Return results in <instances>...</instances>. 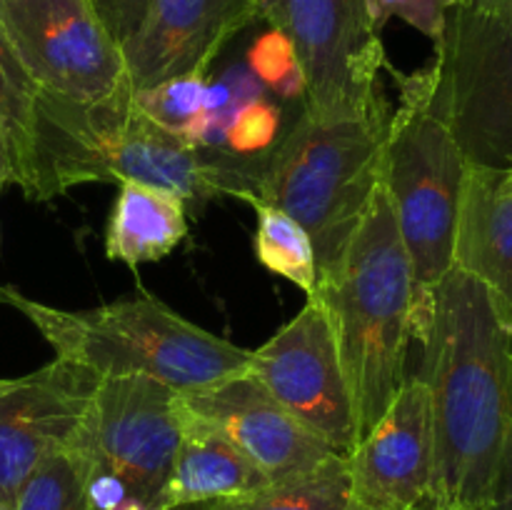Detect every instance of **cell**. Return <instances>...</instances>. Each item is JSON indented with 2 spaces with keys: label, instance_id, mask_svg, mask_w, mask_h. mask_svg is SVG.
Instances as JSON below:
<instances>
[{
  "label": "cell",
  "instance_id": "52a82bcc",
  "mask_svg": "<svg viewBox=\"0 0 512 510\" xmlns=\"http://www.w3.org/2000/svg\"><path fill=\"white\" fill-rule=\"evenodd\" d=\"M438 105L468 165H512V5H453L435 45Z\"/></svg>",
  "mask_w": 512,
  "mask_h": 510
},
{
  "label": "cell",
  "instance_id": "9c48e42d",
  "mask_svg": "<svg viewBox=\"0 0 512 510\" xmlns=\"http://www.w3.org/2000/svg\"><path fill=\"white\" fill-rule=\"evenodd\" d=\"M248 375L335 453H353V403L328 313L318 300L308 298L268 343L250 350Z\"/></svg>",
  "mask_w": 512,
  "mask_h": 510
},
{
  "label": "cell",
  "instance_id": "2e32d148",
  "mask_svg": "<svg viewBox=\"0 0 512 510\" xmlns=\"http://www.w3.org/2000/svg\"><path fill=\"white\" fill-rule=\"evenodd\" d=\"M503 170L468 165L455 225L453 268L473 275L493 293L505 323H512V193Z\"/></svg>",
  "mask_w": 512,
  "mask_h": 510
},
{
  "label": "cell",
  "instance_id": "5b68a950",
  "mask_svg": "<svg viewBox=\"0 0 512 510\" xmlns=\"http://www.w3.org/2000/svg\"><path fill=\"white\" fill-rule=\"evenodd\" d=\"M388 120L383 93L335 113L305 108L265 158L255 203L273 205L303 225L313 240L318 280L338 265L383 180Z\"/></svg>",
  "mask_w": 512,
  "mask_h": 510
},
{
  "label": "cell",
  "instance_id": "ffe728a7",
  "mask_svg": "<svg viewBox=\"0 0 512 510\" xmlns=\"http://www.w3.org/2000/svg\"><path fill=\"white\" fill-rule=\"evenodd\" d=\"M208 510H353L348 458L333 455L310 473L270 483L240 498L218 500Z\"/></svg>",
  "mask_w": 512,
  "mask_h": 510
},
{
  "label": "cell",
  "instance_id": "cb8c5ba5",
  "mask_svg": "<svg viewBox=\"0 0 512 510\" xmlns=\"http://www.w3.org/2000/svg\"><path fill=\"white\" fill-rule=\"evenodd\" d=\"M280 133V108L268 103V100L258 98L245 103L243 108L235 113L233 125H230L228 140H225V150L235 155H245V158H255V155H268L270 148L275 145Z\"/></svg>",
  "mask_w": 512,
  "mask_h": 510
},
{
  "label": "cell",
  "instance_id": "7c38bea8",
  "mask_svg": "<svg viewBox=\"0 0 512 510\" xmlns=\"http://www.w3.org/2000/svg\"><path fill=\"white\" fill-rule=\"evenodd\" d=\"M100 378L80 365L53 363L0 378V503L13 508L20 485L48 455L85 430Z\"/></svg>",
  "mask_w": 512,
  "mask_h": 510
},
{
  "label": "cell",
  "instance_id": "d4e9b609",
  "mask_svg": "<svg viewBox=\"0 0 512 510\" xmlns=\"http://www.w3.org/2000/svg\"><path fill=\"white\" fill-rule=\"evenodd\" d=\"M295 65H298V58H295L293 43L280 28H270L268 33L260 35L248 53V68L268 88H273Z\"/></svg>",
  "mask_w": 512,
  "mask_h": 510
},
{
  "label": "cell",
  "instance_id": "277c9868",
  "mask_svg": "<svg viewBox=\"0 0 512 510\" xmlns=\"http://www.w3.org/2000/svg\"><path fill=\"white\" fill-rule=\"evenodd\" d=\"M0 303L18 310L55 350V358L98 378L143 375L190 393L248 373L250 350L190 323L150 295L65 310L0 283Z\"/></svg>",
  "mask_w": 512,
  "mask_h": 510
},
{
  "label": "cell",
  "instance_id": "d6a6232c",
  "mask_svg": "<svg viewBox=\"0 0 512 510\" xmlns=\"http://www.w3.org/2000/svg\"><path fill=\"white\" fill-rule=\"evenodd\" d=\"M470 3H475V0H455V5H470Z\"/></svg>",
  "mask_w": 512,
  "mask_h": 510
},
{
  "label": "cell",
  "instance_id": "83f0119b",
  "mask_svg": "<svg viewBox=\"0 0 512 510\" xmlns=\"http://www.w3.org/2000/svg\"><path fill=\"white\" fill-rule=\"evenodd\" d=\"M410 3H413V0H368L370 20H373L375 30L380 33L390 18H400V15L408 10Z\"/></svg>",
  "mask_w": 512,
  "mask_h": 510
},
{
  "label": "cell",
  "instance_id": "ac0fdd59",
  "mask_svg": "<svg viewBox=\"0 0 512 510\" xmlns=\"http://www.w3.org/2000/svg\"><path fill=\"white\" fill-rule=\"evenodd\" d=\"M185 200L145 183H120L105 230L110 260L138 268L173 253L188 235Z\"/></svg>",
  "mask_w": 512,
  "mask_h": 510
},
{
  "label": "cell",
  "instance_id": "6da1fadb",
  "mask_svg": "<svg viewBox=\"0 0 512 510\" xmlns=\"http://www.w3.org/2000/svg\"><path fill=\"white\" fill-rule=\"evenodd\" d=\"M420 343L433 415L430 510H485L512 433V330L493 293L450 268Z\"/></svg>",
  "mask_w": 512,
  "mask_h": 510
},
{
  "label": "cell",
  "instance_id": "4fadbf2b",
  "mask_svg": "<svg viewBox=\"0 0 512 510\" xmlns=\"http://www.w3.org/2000/svg\"><path fill=\"white\" fill-rule=\"evenodd\" d=\"M355 510H430L433 415L420 375L403 380L378 423L348 455Z\"/></svg>",
  "mask_w": 512,
  "mask_h": 510
},
{
  "label": "cell",
  "instance_id": "9a60e30c",
  "mask_svg": "<svg viewBox=\"0 0 512 510\" xmlns=\"http://www.w3.org/2000/svg\"><path fill=\"white\" fill-rule=\"evenodd\" d=\"M255 0H150L123 45L133 90L210 70L225 43L258 20Z\"/></svg>",
  "mask_w": 512,
  "mask_h": 510
},
{
  "label": "cell",
  "instance_id": "d590c367",
  "mask_svg": "<svg viewBox=\"0 0 512 510\" xmlns=\"http://www.w3.org/2000/svg\"><path fill=\"white\" fill-rule=\"evenodd\" d=\"M353 510H355V508H353Z\"/></svg>",
  "mask_w": 512,
  "mask_h": 510
},
{
  "label": "cell",
  "instance_id": "836d02e7",
  "mask_svg": "<svg viewBox=\"0 0 512 510\" xmlns=\"http://www.w3.org/2000/svg\"><path fill=\"white\" fill-rule=\"evenodd\" d=\"M0 510H10V508H5V505H3V503H0Z\"/></svg>",
  "mask_w": 512,
  "mask_h": 510
},
{
  "label": "cell",
  "instance_id": "4dcf8cb0",
  "mask_svg": "<svg viewBox=\"0 0 512 510\" xmlns=\"http://www.w3.org/2000/svg\"><path fill=\"white\" fill-rule=\"evenodd\" d=\"M500 185H503V190H508V193H512V165L508 170H505L503 175H500Z\"/></svg>",
  "mask_w": 512,
  "mask_h": 510
},
{
  "label": "cell",
  "instance_id": "44dd1931",
  "mask_svg": "<svg viewBox=\"0 0 512 510\" xmlns=\"http://www.w3.org/2000/svg\"><path fill=\"white\" fill-rule=\"evenodd\" d=\"M90 463L93 455L83 430L75 443L48 455L25 478L10 510H88L85 483H88Z\"/></svg>",
  "mask_w": 512,
  "mask_h": 510
},
{
  "label": "cell",
  "instance_id": "8fae6325",
  "mask_svg": "<svg viewBox=\"0 0 512 510\" xmlns=\"http://www.w3.org/2000/svg\"><path fill=\"white\" fill-rule=\"evenodd\" d=\"M180 393L160 380L100 378L85 438L93 460L155 510L183 440Z\"/></svg>",
  "mask_w": 512,
  "mask_h": 510
},
{
  "label": "cell",
  "instance_id": "3957f363",
  "mask_svg": "<svg viewBox=\"0 0 512 510\" xmlns=\"http://www.w3.org/2000/svg\"><path fill=\"white\" fill-rule=\"evenodd\" d=\"M415 295L413 263L380 180L338 265L318 280L313 295L333 328L358 440L378 423L408 378Z\"/></svg>",
  "mask_w": 512,
  "mask_h": 510
},
{
  "label": "cell",
  "instance_id": "603a6c76",
  "mask_svg": "<svg viewBox=\"0 0 512 510\" xmlns=\"http://www.w3.org/2000/svg\"><path fill=\"white\" fill-rule=\"evenodd\" d=\"M205 90H208V70H195L153 88L133 90V98L138 108L160 128L180 135L205 110Z\"/></svg>",
  "mask_w": 512,
  "mask_h": 510
},
{
  "label": "cell",
  "instance_id": "30bf717a",
  "mask_svg": "<svg viewBox=\"0 0 512 510\" xmlns=\"http://www.w3.org/2000/svg\"><path fill=\"white\" fill-rule=\"evenodd\" d=\"M295 48L313 113L358 108L378 98L388 65L368 0H280L270 18Z\"/></svg>",
  "mask_w": 512,
  "mask_h": 510
},
{
  "label": "cell",
  "instance_id": "e575fe53",
  "mask_svg": "<svg viewBox=\"0 0 512 510\" xmlns=\"http://www.w3.org/2000/svg\"><path fill=\"white\" fill-rule=\"evenodd\" d=\"M510 330H512V323H510Z\"/></svg>",
  "mask_w": 512,
  "mask_h": 510
},
{
  "label": "cell",
  "instance_id": "ba28073f",
  "mask_svg": "<svg viewBox=\"0 0 512 510\" xmlns=\"http://www.w3.org/2000/svg\"><path fill=\"white\" fill-rule=\"evenodd\" d=\"M0 8L40 93L70 103H98L130 85L123 45L90 0H0Z\"/></svg>",
  "mask_w": 512,
  "mask_h": 510
},
{
  "label": "cell",
  "instance_id": "8992f818",
  "mask_svg": "<svg viewBox=\"0 0 512 510\" xmlns=\"http://www.w3.org/2000/svg\"><path fill=\"white\" fill-rule=\"evenodd\" d=\"M393 75L400 103L390 113L385 130L383 185L413 263L415 298L428 300L453 268L455 225L468 160L440 113L438 63L433 60L410 75L393 70Z\"/></svg>",
  "mask_w": 512,
  "mask_h": 510
},
{
  "label": "cell",
  "instance_id": "f546056e",
  "mask_svg": "<svg viewBox=\"0 0 512 510\" xmlns=\"http://www.w3.org/2000/svg\"><path fill=\"white\" fill-rule=\"evenodd\" d=\"M278 3H280V0H255V8H258L260 18L268 20V23H270V18H273V13H275V8H278Z\"/></svg>",
  "mask_w": 512,
  "mask_h": 510
},
{
  "label": "cell",
  "instance_id": "484cf974",
  "mask_svg": "<svg viewBox=\"0 0 512 510\" xmlns=\"http://www.w3.org/2000/svg\"><path fill=\"white\" fill-rule=\"evenodd\" d=\"M148 3L150 0H90L98 18L120 45L128 43L130 35L138 30Z\"/></svg>",
  "mask_w": 512,
  "mask_h": 510
},
{
  "label": "cell",
  "instance_id": "d6986e66",
  "mask_svg": "<svg viewBox=\"0 0 512 510\" xmlns=\"http://www.w3.org/2000/svg\"><path fill=\"white\" fill-rule=\"evenodd\" d=\"M35 88L25 70L0 8V193L18 185L25 193L30 183L35 145Z\"/></svg>",
  "mask_w": 512,
  "mask_h": 510
},
{
  "label": "cell",
  "instance_id": "4316f807",
  "mask_svg": "<svg viewBox=\"0 0 512 510\" xmlns=\"http://www.w3.org/2000/svg\"><path fill=\"white\" fill-rule=\"evenodd\" d=\"M485 510H512V433L508 440V448H505L503 468H500L498 485H495L493 503Z\"/></svg>",
  "mask_w": 512,
  "mask_h": 510
},
{
  "label": "cell",
  "instance_id": "e0dca14e",
  "mask_svg": "<svg viewBox=\"0 0 512 510\" xmlns=\"http://www.w3.org/2000/svg\"><path fill=\"white\" fill-rule=\"evenodd\" d=\"M183 408V405H180ZM183 440L155 510L218 503L270 485V480L215 428L183 410Z\"/></svg>",
  "mask_w": 512,
  "mask_h": 510
},
{
  "label": "cell",
  "instance_id": "f1b7e54d",
  "mask_svg": "<svg viewBox=\"0 0 512 510\" xmlns=\"http://www.w3.org/2000/svg\"><path fill=\"white\" fill-rule=\"evenodd\" d=\"M270 90H275V95H280L283 100H295V98H303L305 95V75L300 70V63L295 68H290L278 83L273 85Z\"/></svg>",
  "mask_w": 512,
  "mask_h": 510
},
{
  "label": "cell",
  "instance_id": "7a4b0ae2",
  "mask_svg": "<svg viewBox=\"0 0 512 510\" xmlns=\"http://www.w3.org/2000/svg\"><path fill=\"white\" fill-rule=\"evenodd\" d=\"M268 155L193 148L138 108L133 85L98 103H70L38 90L28 200H53L85 183H145L188 200H258Z\"/></svg>",
  "mask_w": 512,
  "mask_h": 510
},
{
  "label": "cell",
  "instance_id": "1f68e13d",
  "mask_svg": "<svg viewBox=\"0 0 512 510\" xmlns=\"http://www.w3.org/2000/svg\"><path fill=\"white\" fill-rule=\"evenodd\" d=\"M478 5H512V0H475Z\"/></svg>",
  "mask_w": 512,
  "mask_h": 510
},
{
  "label": "cell",
  "instance_id": "7402d4cb",
  "mask_svg": "<svg viewBox=\"0 0 512 510\" xmlns=\"http://www.w3.org/2000/svg\"><path fill=\"white\" fill-rule=\"evenodd\" d=\"M258 213L255 255L270 273L298 285L308 298L318 290V260L310 235L303 225L283 210L265 203H253Z\"/></svg>",
  "mask_w": 512,
  "mask_h": 510
},
{
  "label": "cell",
  "instance_id": "5bb4252c",
  "mask_svg": "<svg viewBox=\"0 0 512 510\" xmlns=\"http://www.w3.org/2000/svg\"><path fill=\"white\" fill-rule=\"evenodd\" d=\"M180 405L188 415L223 433L270 483L310 473L338 455L248 373L180 393Z\"/></svg>",
  "mask_w": 512,
  "mask_h": 510
}]
</instances>
